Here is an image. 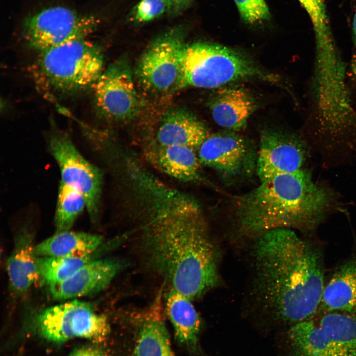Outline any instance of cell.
<instances>
[{
  "instance_id": "6da1fadb",
  "label": "cell",
  "mask_w": 356,
  "mask_h": 356,
  "mask_svg": "<svg viewBox=\"0 0 356 356\" xmlns=\"http://www.w3.org/2000/svg\"><path fill=\"white\" fill-rule=\"evenodd\" d=\"M253 255L254 288L271 319L289 327L313 317L325 286L320 251L282 228L258 236Z\"/></svg>"
},
{
  "instance_id": "7a4b0ae2",
  "label": "cell",
  "mask_w": 356,
  "mask_h": 356,
  "mask_svg": "<svg viewBox=\"0 0 356 356\" xmlns=\"http://www.w3.org/2000/svg\"><path fill=\"white\" fill-rule=\"evenodd\" d=\"M148 214L144 248L150 264L172 289L194 299L217 285L218 251L197 203L168 204Z\"/></svg>"
},
{
  "instance_id": "3957f363",
  "label": "cell",
  "mask_w": 356,
  "mask_h": 356,
  "mask_svg": "<svg viewBox=\"0 0 356 356\" xmlns=\"http://www.w3.org/2000/svg\"><path fill=\"white\" fill-rule=\"evenodd\" d=\"M330 200L304 169L277 175L237 198L238 225L242 233L256 237L277 228H311L328 211Z\"/></svg>"
},
{
  "instance_id": "277c9868",
  "label": "cell",
  "mask_w": 356,
  "mask_h": 356,
  "mask_svg": "<svg viewBox=\"0 0 356 356\" xmlns=\"http://www.w3.org/2000/svg\"><path fill=\"white\" fill-rule=\"evenodd\" d=\"M104 70L100 47L87 38L38 51L31 67L37 88L51 99L93 89Z\"/></svg>"
},
{
  "instance_id": "5b68a950",
  "label": "cell",
  "mask_w": 356,
  "mask_h": 356,
  "mask_svg": "<svg viewBox=\"0 0 356 356\" xmlns=\"http://www.w3.org/2000/svg\"><path fill=\"white\" fill-rule=\"evenodd\" d=\"M250 79L278 81L240 52L217 44L195 42L184 47L175 91L188 87L217 89Z\"/></svg>"
},
{
  "instance_id": "8992f818",
  "label": "cell",
  "mask_w": 356,
  "mask_h": 356,
  "mask_svg": "<svg viewBox=\"0 0 356 356\" xmlns=\"http://www.w3.org/2000/svg\"><path fill=\"white\" fill-rule=\"evenodd\" d=\"M287 356H356V314L324 312L288 327Z\"/></svg>"
},
{
  "instance_id": "52a82bcc",
  "label": "cell",
  "mask_w": 356,
  "mask_h": 356,
  "mask_svg": "<svg viewBox=\"0 0 356 356\" xmlns=\"http://www.w3.org/2000/svg\"><path fill=\"white\" fill-rule=\"evenodd\" d=\"M36 334L47 342L60 344L77 338L95 342L110 332L107 317L90 304L73 300L53 306L40 313L35 320Z\"/></svg>"
},
{
  "instance_id": "ba28073f",
  "label": "cell",
  "mask_w": 356,
  "mask_h": 356,
  "mask_svg": "<svg viewBox=\"0 0 356 356\" xmlns=\"http://www.w3.org/2000/svg\"><path fill=\"white\" fill-rule=\"evenodd\" d=\"M99 24V20L94 15L54 6L27 17L24 21L23 36L30 47L40 51L71 41L87 38Z\"/></svg>"
},
{
  "instance_id": "9c48e42d",
  "label": "cell",
  "mask_w": 356,
  "mask_h": 356,
  "mask_svg": "<svg viewBox=\"0 0 356 356\" xmlns=\"http://www.w3.org/2000/svg\"><path fill=\"white\" fill-rule=\"evenodd\" d=\"M48 149L59 168L62 182L84 196L90 220L98 218L102 193L103 174L78 150L69 135L59 129L51 132Z\"/></svg>"
},
{
  "instance_id": "30bf717a",
  "label": "cell",
  "mask_w": 356,
  "mask_h": 356,
  "mask_svg": "<svg viewBox=\"0 0 356 356\" xmlns=\"http://www.w3.org/2000/svg\"><path fill=\"white\" fill-rule=\"evenodd\" d=\"M186 44L184 31L179 27L171 28L155 39L136 67V75L141 85L154 92L175 91Z\"/></svg>"
},
{
  "instance_id": "8fae6325",
  "label": "cell",
  "mask_w": 356,
  "mask_h": 356,
  "mask_svg": "<svg viewBox=\"0 0 356 356\" xmlns=\"http://www.w3.org/2000/svg\"><path fill=\"white\" fill-rule=\"evenodd\" d=\"M93 89L96 108L107 119L124 121L137 114L139 100L125 58L115 60L104 69Z\"/></svg>"
},
{
  "instance_id": "7c38bea8",
  "label": "cell",
  "mask_w": 356,
  "mask_h": 356,
  "mask_svg": "<svg viewBox=\"0 0 356 356\" xmlns=\"http://www.w3.org/2000/svg\"><path fill=\"white\" fill-rule=\"evenodd\" d=\"M197 149L201 164L225 177L248 174L255 165V154L249 143L233 132L208 135Z\"/></svg>"
},
{
  "instance_id": "4fadbf2b",
  "label": "cell",
  "mask_w": 356,
  "mask_h": 356,
  "mask_svg": "<svg viewBox=\"0 0 356 356\" xmlns=\"http://www.w3.org/2000/svg\"><path fill=\"white\" fill-rule=\"evenodd\" d=\"M306 156V147L299 139L280 131L265 130L261 135L256 160L260 181L304 170Z\"/></svg>"
},
{
  "instance_id": "5bb4252c",
  "label": "cell",
  "mask_w": 356,
  "mask_h": 356,
  "mask_svg": "<svg viewBox=\"0 0 356 356\" xmlns=\"http://www.w3.org/2000/svg\"><path fill=\"white\" fill-rule=\"evenodd\" d=\"M122 268L121 263L115 259H96L66 280L49 285V291L57 300L94 294L105 289Z\"/></svg>"
},
{
  "instance_id": "9a60e30c",
  "label": "cell",
  "mask_w": 356,
  "mask_h": 356,
  "mask_svg": "<svg viewBox=\"0 0 356 356\" xmlns=\"http://www.w3.org/2000/svg\"><path fill=\"white\" fill-rule=\"evenodd\" d=\"M195 149L179 145H166L155 141L146 146L147 159L159 170L178 180L198 182L201 179V164Z\"/></svg>"
},
{
  "instance_id": "2e32d148",
  "label": "cell",
  "mask_w": 356,
  "mask_h": 356,
  "mask_svg": "<svg viewBox=\"0 0 356 356\" xmlns=\"http://www.w3.org/2000/svg\"><path fill=\"white\" fill-rule=\"evenodd\" d=\"M33 239L32 228L23 226L16 235L13 250L7 261L10 286L18 295L25 293L40 278Z\"/></svg>"
},
{
  "instance_id": "e0dca14e",
  "label": "cell",
  "mask_w": 356,
  "mask_h": 356,
  "mask_svg": "<svg viewBox=\"0 0 356 356\" xmlns=\"http://www.w3.org/2000/svg\"><path fill=\"white\" fill-rule=\"evenodd\" d=\"M214 121L220 126L231 131L245 127L255 108L252 96L238 87L216 89L209 101Z\"/></svg>"
},
{
  "instance_id": "ac0fdd59",
  "label": "cell",
  "mask_w": 356,
  "mask_h": 356,
  "mask_svg": "<svg viewBox=\"0 0 356 356\" xmlns=\"http://www.w3.org/2000/svg\"><path fill=\"white\" fill-rule=\"evenodd\" d=\"M208 135L205 125L192 112L177 107L167 111L163 117L154 141L195 149Z\"/></svg>"
},
{
  "instance_id": "d6986e66",
  "label": "cell",
  "mask_w": 356,
  "mask_h": 356,
  "mask_svg": "<svg viewBox=\"0 0 356 356\" xmlns=\"http://www.w3.org/2000/svg\"><path fill=\"white\" fill-rule=\"evenodd\" d=\"M190 300L171 288L166 296L165 309L178 342L197 353L201 320Z\"/></svg>"
},
{
  "instance_id": "ffe728a7",
  "label": "cell",
  "mask_w": 356,
  "mask_h": 356,
  "mask_svg": "<svg viewBox=\"0 0 356 356\" xmlns=\"http://www.w3.org/2000/svg\"><path fill=\"white\" fill-rule=\"evenodd\" d=\"M324 312L356 314V260L341 266L325 285L320 307Z\"/></svg>"
},
{
  "instance_id": "44dd1931",
  "label": "cell",
  "mask_w": 356,
  "mask_h": 356,
  "mask_svg": "<svg viewBox=\"0 0 356 356\" xmlns=\"http://www.w3.org/2000/svg\"><path fill=\"white\" fill-rule=\"evenodd\" d=\"M103 242L102 236L69 230L55 234L35 246L41 257H83L96 252Z\"/></svg>"
},
{
  "instance_id": "7402d4cb",
  "label": "cell",
  "mask_w": 356,
  "mask_h": 356,
  "mask_svg": "<svg viewBox=\"0 0 356 356\" xmlns=\"http://www.w3.org/2000/svg\"><path fill=\"white\" fill-rule=\"evenodd\" d=\"M159 302L140 326L134 356H175Z\"/></svg>"
},
{
  "instance_id": "603a6c76",
  "label": "cell",
  "mask_w": 356,
  "mask_h": 356,
  "mask_svg": "<svg viewBox=\"0 0 356 356\" xmlns=\"http://www.w3.org/2000/svg\"><path fill=\"white\" fill-rule=\"evenodd\" d=\"M95 253L83 257L38 258L40 278L49 286L61 282L72 276L84 266L96 259Z\"/></svg>"
},
{
  "instance_id": "cb8c5ba5",
  "label": "cell",
  "mask_w": 356,
  "mask_h": 356,
  "mask_svg": "<svg viewBox=\"0 0 356 356\" xmlns=\"http://www.w3.org/2000/svg\"><path fill=\"white\" fill-rule=\"evenodd\" d=\"M85 208L86 202L83 194L60 181L54 217L56 232L69 230Z\"/></svg>"
},
{
  "instance_id": "d4e9b609",
  "label": "cell",
  "mask_w": 356,
  "mask_h": 356,
  "mask_svg": "<svg viewBox=\"0 0 356 356\" xmlns=\"http://www.w3.org/2000/svg\"><path fill=\"white\" fill-rule=\"evenodd\" d=\"M312 23L315 43L333 41L324 3L322 0H298Z\"/></svg>"
},
{
  "instance_id": "484cf974",
  "label": "cell",
  "mask_w": 356,
  "mask_h": 356,
  "mask_svg": "<svg viewBox=\"0 0 356 356\" xmlns=\"http://www.w3.org/2000/svg\"><path fill=\"white\" fill-rule=\"evenodd\" d=\"M168 0H140L131 11L130 19L136 23H145L168 13Z\"/></svg>"
},
{
  "instance_id": "4316f807",
  "label": "cell",
  "mask_w": 356,
  "mask_h": 356,
  "mask_svg": "<svg viewBox=\"0 0 356 356\" xmlns=\"http://www.w3.org/2000/svg\"><path fill=\"white\" fill-rule=\"evenodd\" d=\"M242 19L254 23L268 19L269 12L265 0H233Z\"/></svg>"
},
{
  "instance_id": "83f0119b",
  "label": "cell",
  "mask_w": 356,
  "mask_h": 356,
  "mask_svg": "<svg viewBox=\"0 0 356 356\" xmlns=\"http://www.w3.org/2000/svg\"><path fill=\"white\" fill-rule=\"evenodd\" d=\"M68 356H110L103 348L95 344H89L75 349Z\"/></svg>"
},
{
  "instance_id": "f1b7e54d",
  "label": "cell",
  "mask_w": 356,
  "mask_h": 356,
  "mask_svg": "<svg viewBox=\"0 0 356 356\" xmlns=\"http://www.w3.org/2000/svg\"><path fill=\"white\" fill-rule=\"evenodd\" d=\"M168 14L170 16H178L181 14L190 6L193 0H168Z\"/></svg>"
},
{
  "instance_id": "f546056e",
  "label": "cell",
  "mask_w": 356,
  "mask_h": 356,
  "mask_svg": "<svg viewBox=\"0 0 356 356\" xmlns=\"http://www.w3.org/2000/svg\"><path fill=\"white\" fill-rule=\"evenodd\" d=\"M351 69L354 77L356 80V56L352 60Z\"/></svg>"
},
{
  "instance_id": "4dcf8cb0",
  "label": "cell",
  "mask_w": 356,
  "mask_h": 356,
  "mask_svg": "<svg viewBox=\"0 0 356 356\" xmlns=\"http://www.w3.org/2000/svg\"><path fill=\"white\" fill-rule=\"evenodd\" d=\"M353 30H354V33L355 35V43H356V11L355 12V14L354 17V20H353Z\"/></svg>"
}]
</instances>
